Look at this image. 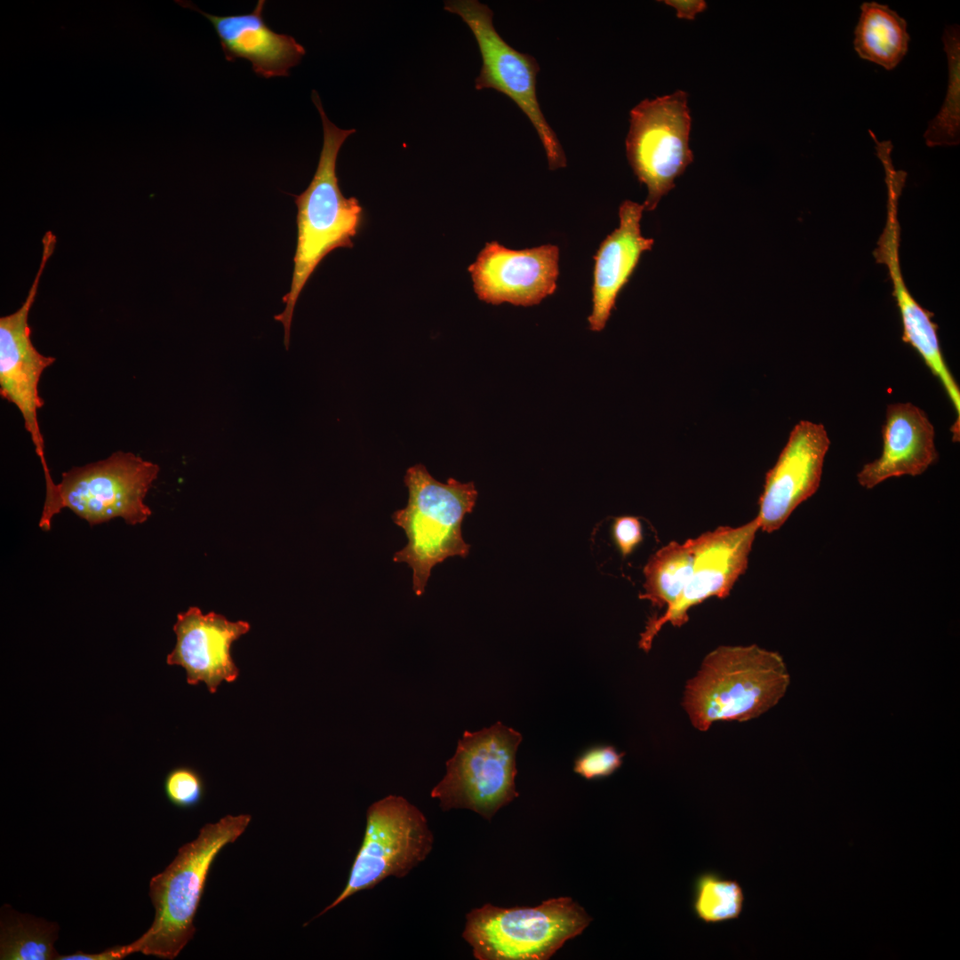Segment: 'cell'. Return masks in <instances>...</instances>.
I'll return each mask as SVG.
<instances>
[{"label":"cell","instance_id":"cell-2","mask_svg":"<svg viewBox=\"0 0 960 960\" xmlns=\"http://www.w3.org/2000/svg\"><path fill=\"white\" fill-rule=\"evenodd\" d=\"M790 683L782 656L756 644L719 646L687 681L682 705L699 731L719 721L745 722L784 697Z\"/></svg>","mask_w":960,"mask_h":960},{"label":"cell","instance_id":"cell-1","mask_svg":"<svg viewBox=\"0 0 960 960\" xmlns=\"http://www.w3.org/2000/svg\"><path fill=\"white\" fill-rule=\"evenodd\" d=\"M312 100L321 116L323 147L318 164L308 188L295 196L297 206V244L289 292L283 297L284 310L275 316L284 331V343L289 348L294 308L300 293L322 260L337 248H352V239L364 221V209L354 197H346L339 186L336 162L339 151L355 129H340L326 116L318 93Z\"/></svg>","mask_w":960,"mask_h":960},{"label":"cell","instance_id":"cell-13","mask_svg":"<svg viewBox=\"0 0 960 960\" xmlns=\"http://www.w3.org/2000/svg\"><path fill=\"white\" fill-rule=\"evenodd\" d=\"M558 262L559 248L554 244L512 250L492 241L468 270L480 300L530 307L556 292Z\"/></svg>","mask_w":960,"mask_h":960},{"label":"cell","instance_id":"cell-3","mask_svg":"<svg viewBox=\"0 0 960 960\" xmlns=\"http://www.w3.org/2000/svg\"><path fill=\"white\" fill-rule=\"evenodd\" d=\"M251 820L250 814H228L206 823L196 838L182 845L166 868L151 878L155 917L133 941L136 952L170 960L178 956L196 932L194 919L214 860L241 836Z\"/></svg>","mask_w":960,"mask_h":960},{"label":"cell","instance_id":"cell-20","mask_svg":"<svg viewBox=\"0 0 960 960\" xmlns=\"http://www.w3.org/2000/svg\"><path fill=\"white\" fill-rule=\"evenodd\" d=\"M853 34L858 55L886 70L895 68L908 51V22L887 4L863 2Z\"/></svg>","mask_w":960,"mask_h":960},{"label":"cell","instance_id":"cell-16","mask_svg":"<svg viewBox=\"0 0 960 960\" xmlns=\"http://www.w3.org/2000/svg\"><path fill=\"white\" fill-rule=\"evenodd\" d=\"M899 199L887 197L886 220L873 255L877 263L886 267L892 296L899 308L902 324V340L921 356L932 373L940 380L948 395L959 422L960 389L944 359L938 326L933 314L923 308L911 294L904 280L900 259V226L898 218Z\"/></svg>","mask_w":960,"mask_h":960},{"label":"cell","instance_id":"cell-8","mask_svg":"<svg viewBox=\"0 0 960 960\" xmlns=\"http://www.w3.org/2000/svg\"><path fill=\"white\" fill-rule=\"evenodd\" d=\"M687 99L685 92L677 90L645 99L630 111L626 154L637 180L647 188L644 211L656 209L661 197L675 188L676 179L693 161Z\"/></svg>","mask_w":960,"mask_h":960},{"label":"cell","instance_id":"cell-11","mask_svg":"<svg viewBox=\"0 0 960 960\" xmlns=\"http://www.w3.org/2000/svg\"><path fill=\"white\" fill-rule=\"evenodd\" d=\"M55 245L56 241L51 237L42 240L41 261L25 300L14 312L0 318V394L15 405L22 416L24 427L41 460L46 486L44 501L47 503L55 500L57 484L47 466L38 421V411L44 405L39 395V382L44 371L54 364L55 358L43 355L34 346L28 316Z\"/></svg>","mask_w":960,"mask_h":960},{"label":"cell","instance_id":"cell-9","mask_svg":"<svg viewBox=\"0 0 960 960\" xmlns=\"http://www.w3.org/2000/svg\"><path fill=\"white\" fill-rule=\"evenodd\" d=\"M159 470L157 464L120 451L73 468L57 484L59 510L69 508L90 526L116 517L130 525L142 524L152 514L144 500Z\"/></svg>","mask_w":960,"mask_h":960},{"label":"cell","instance_id":"cell-15","mask_svg":"<svg viewBox=\"0 0 960 960\" xmlns=\"http://www.w3.org/2000/svg\"><path fill=\"white\" fill-rule=\"evenodd\" d=\"M251 629L245 620L231 621L214 612L204 613L196 606L177 615L173 625L176 644L167 655L168 665L186 670L187 683L204 682L215 693L222 682L237 679L239 668L232 654V644Z\"/></svg>","mask_w":960,"mask_h":960},{"label":"cell","instance_id":"cell-19","mask_svg":"<svg viewBox=\"0 0 960 960\" xmlns=\"http://www.w3.org/2000/svg\"><path fill=\"white\" fill-rule=\"evenodd\" d=\"M644 204L625 200L619 208L620 225L600 244L594 256L592 313L589 329L600 332L615 307L616 300L635 272L641 256L652 250L654 240L641 233Z\"/></svg>","mask_w":960,"mask_h":960},{"label":"cell","instance_id":"cell-28","mask_svg":"<svg viewBox=\"0 0 960 960\" xmlns=\"http://www.w3.org/2000/svg\"><path fill=\"white\" fill-rule=\"evenodd\" d=\"M136 953L133 942L124 945L116 946L110 948H107L98 953H84L77 951L74 954L61 956L60 955L59 960H118L122 959L131 954Z\"/></svg>","mask_w":960,"mask_h":960},{"label":"cell","instance_id":"cell-26","mask_svg":"<svg viewBox=\"0 0 960 960\" xmlns=\"http://www.w3.org/2000/svg\"><path fill=\"white\" fill-rule=\"evenodd\" d=\"M623 756L613 746L596 745L577 756L573 771L588 780L605 778L621 766Z\"/></svg>","mask_w":960,"mask_h":960},{"label":"cell","instance_id":"cell-5","mask_svg":"<svg viewBox=\"0 0 960 960\" xmlns=\"http://www.w3.org/2000/svg\"><path fill=\"white\" fill-rule=\"evenodd\" d=\"M462 938L478 960H546L580 935L591 917L569 897L533 908L485 904L466 916Z\"/></svg>","mask_w":960,"mask_h":960},{"label":"cell","instance_id":"cell-10","mask_svg":"<svg viewBox=\"0 0 960 960\" xmlns=\"http://www.w3.org/2000/svg\"><path fill=\"white\" fill-rule=\"evenodd\" d=\"M444 10L459 15L472 31L482 57L476 89H493L512 100L529 118L546 152L548 168L566 166L556 132L546 121L536 93L540 66L534 57L516 51L497 32L493 12L477 0L444 2Z\"/></svg>","mask_w":960,"mask_h":960},{"label":"cell","instance_id":"cell-14","mask_svg":"<svg viewBox=\"0 0 960 960\" xmlns=\"http://www.w3.org/2000/svg\"><path fill=\"white\" fill-rule=\"evenodd\" d=\"M830 440L825 427L800 420L775 465L766 473L756 516L760 529H780L791 513L818 490Z\"/></svg>","mask_w":960,"mask_h":960},{"label":"cell","instance_id":"cell-17","mask_svg":"<svg viewBox=\"0 0 960 960\" xmlns=\"http://www.w3.org/2000/svg\"><path fill=\"white\" fill-rule=\"evenodd\" d=\"M177 3L196 11L212 23L228 61L245 59L260 76H287L306 53L294 37L276 33L266 23L262 15L264 0H259L249 13L226 16L207 13L189 2Z\"/></svg>","mask_w":960,"mask_h":960},{"label":"cell","instance_id":"cell-18","mask_svg":"<svg viewBox=\"0 0 960 960\" xmlns=\"http://www.w3.org/2000/svg\"><path fill=\"white\" fill-rule=\"evenodd\" d=\"M882 436L881 456L857 474L858 483L866 489L892 477L922 475L938 460L934 427L926 413L911 403L887 405Z\"/></svg>","mask_w":960,"mask_h":960},{"label":"cell","instance_id":"cell-12","mask_svg":"<svg viewBox=\"0 0 960 960\" xmlns=\"http://www.w3.org/2000/svg\"><path fill=\"white\" fill-rule=\"evenodd\" d=\"M757 517L738 527L720 526L689 542L694 556L690 580L679 599L661 616L647 620L639 647L649 652L653 638L666 623L681 627L688 620V611L703 601L726 597L738 578L745 572L756 532Z\"/></svg>","mask_w":960,"mask_h":960},{"label":"cell","instance_id":"cell-25","mask_svg":"<svg viewBox=\"0 0 960 960\" xmlns=\"http://www.w3.org/2000/svg\"><path fill=\"white\" fill-rule=\"evenodd\" d=\"M164 790L172 805L180 809H191L202 802L205 785L196 770L189 766H178L166 774Z\"/></svg>","mask_w":960,"mask_h":960},{"label":"cell","instance_id":"cell-4","mask_svg":"<svg viewBox=\"0 0 960 960\" xmlns=\"http://www.w3.org/2000/svg\"><path fill=\"white\" fill-rule=\"evenodd\" d=\"M404 481L408 502L391 518L404 530L407 544L394 554L393 561L412 569V591L420 596L436 564L468 555L470 545L462 537L461 526L465 516L473 511L477 491L473 482L454 478L439 482L422 464L409 468Z\"/></svg>","mask_w":960,"mask_h":960},{"label":"cell","instance_id":"cell-27","mask_svg":"<svg viewBox=\"0 0 960 960\" xmlns=\"http://www.w3.org/2000/svg\"><path fill=\"white\" fill-rule=\"evenodd\" d=\"M612 540L622 556L633 553L643 540L642 524L637 517L620 516L612 525Z\"/></svg>","mask_w":960,"mask_h":960},{"label":"cell","instance_id":"cell-29","mask_svg":"<svg viewBox=\"0 0 960 960\" xmlns=\"http://www.w3.org/2000/svg\"><path fill=\"white\" fill-rule=\"evenodd\" d=\"M664 3L676 10L679 19L693 20L697 13L707 9L703 0H666Z\"/></svg>","mask_w":960,"mask_h":960},{"label":"cell","instance_id":"cell-23","mask_svg":"<svg viewBox=\"0 0 960 960\" xmlns=\"http://www.w3.org/2000/svg\"><path fill=\"white\" fill-rule=\"evenodd\" d=\"M948 60V86L942 105L924 133L928 147L960 142V26L946 25L941 36Z\"/></svg>","mask_w":960,"mask_h":960},{"label":"cell","instance_id":"cell-7","mask_svg":"<svg viewBox=\"0 0 960 960\" xmlns=\"http://www.w3.org/2000/svg\"><path fill=\"white\" fill-rule=\"evenodd\" d=\"M434 836L423 812L401 796L389 795L366 812L363 842L340 895L316 917L388 876L403 878L432 851Z\"/></svg>","mask_w":960,"mask_h":960},{"label":"cell","instance_id":"cell-6","mask_svg":"<svg viewBox=\"0 0 960 960\" xmlns=\"http://www.w3.org/2000/svg\"><path fill=\"white\" fill-rule=\"evenodd\" d=\"M522 739L520 732L501 722L477 732H464L431 797L439 801L443 811L468 809L490 821L519 796L515 784L516 753Z\"/></svg>","mask_w":960,"mask_h":960},{"label":"cell","instance_id":"cell-21","mask_svg":"<svg viewBox=\"0 0 960 960\" xmlns=\"http://www.w3.org/2000/svg\"><path fill=\"white\" fill-rule=\"evenodd\" d=\"M693 552L686 540L671 541L648 560L644 567V592L640 599L649 600L659 608L672 606L686 587L693 566Z\"/></svg>","mask_w":960,"mask_h":960},{"label":"cell","instance_id":"cell-22","mask_svg":"<svg viewBox=\"0 0 960 960\" xmlns=\"http://www.w3.org/2000/svg\"><path fill=\"white\" fill-rule=\"evenodd\" d=\"M58 931L56 923L20 914L8 906H3L0 959H58L60 955L53 946Z\"/></svg>","mask_w":960,"mask_h":960},{"label":"cell","instance_id":"cell-24","mask_svg":"<svg viewBox=\"0 0 960 960\" xmlns=\"http://www.w3.org/2000/svg\"><path fill=\"white\" fill-rule=\"evenodd\" d=\"M744 894L741 886L714 872L700 875L694 884L692 908L696 916L707 924L736 919L742 912Z\"/></svg>","mask_w":960,"mask_h":960}]
</instances>
